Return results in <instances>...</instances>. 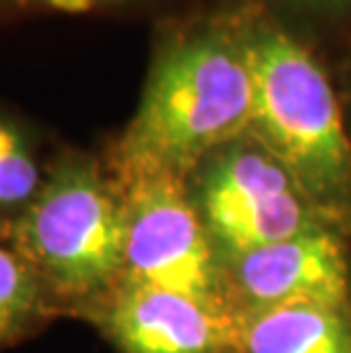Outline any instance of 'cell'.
<instances>
[{
    "label": "cell",
    "mask_w": 351,
    "mask_h": 353,
    "mask_svg": "<svg viewBox=\"0 0 351 353\" xmlns=\"http://www.w3.org/2000/svg\"><path fill=\"white\" fill-rule=\"evenodd\" d=\"M251 119L242 7L190 3L158 19L139 105L103 160L117 180L190 178L210 153L246 137Z\"/></svg>",
    "instance_id": "6da1fadb"
},
{
    "label": "cell",
    "mask_w": 351,
    "mask_h": 353,
    "mask_svg": "<svg viewBox=\"0 0 351 353\" xmlns=\"http://www.w3.org/2000/svg\"><path fill=\"white\" fill-rule=\"evenodd\" d=\"M7 242L48 292L59 317H82L123 278V194L103 157L57 146L39 194Z\"/></svg>",
    "instance_id": "7a4b0ae2"
},
{
    "label": "cell",
    "mask_w": 351,
    "mask_h": 353,
    "mask_svg": "<svg viewBox=\"0 0 351 353\" xmlns=\"http://www.w3.org/2000/svg\"><path fill=\"white\" fill-rule=\"evenodd\" d=\"M240 7L253 76L249 134L312 205H351V139L331 80L297 32L256 3Z\"/></svg>",
    "instance_id": "3957f363"
},
{
    "label": "cell",
    "mask_w": 351,
    "mask_h": 353,
    "mask_svg": "<svg viewBox=\"0 0 351 353\" xmlns=\"http://www.w3.org/2000/svg\"><path fill=\"white\" fill-rule=\"evenodd\" d=\"M188 185L217 253L226 260L319 228L312 201L251 134L208 155Z\"/></svg>",
    "instance_id": "277c9868"
},
{
    "label": "cell",
    "mask_w": 351,
    "mask_h": 353,
    "mask_svg": "<svg viewBox=\"0 0 351 353\" xmlns=\"http://www.w3.org/2000/svg\"><path fill=\"white\" fill-rule=\"evenodd\" d=\"M123 194V281L208 301L221 299V269L188 178L117 180Z\"/></svg>",
    "instance_id": "5b68a950"
},
{
    "label": "cell",
    "mask_w": 351,
    "mask_h": 353,
    "mask_svg": "<svg viewBox=\"0 0 351 353\" xmlns=\"http://www.w3.org/2000/svg\"><path fill=\"white\" fill-rule=\"evenodd\" d=\"M121 353H237L242 321L226 301L119 281L82 314Z\"/></svg>",
    "instance_id": "8992f818"
},
{
    "label": "cell",
    "mask_w": 351,
    "mask_h": 353,
    "mask_svg": "<svg viewBox=\"0 0 351 353\" xmlns=\"http://www.w3.org/2000/svg\"><path fill=\"white\" fill-rule=\"evenodd\" d=\"M228 272L251 310L290 303L345 307L349 294L345 251L324 228L235 255Z\"/></svg>",
    "instance_id": "52a82bcc"
},
{
    "label": "cell",
    "mask_w": 351,
    "mask_h": 353,
    "mask_svg": "<svg viewBox=\"0 0 351 353\" xmlns=\"http://www.w3.org/2000/svg\"><path fill=\"white\" fill-rule=\"evenodd\" d=\"M244 353H351L345 307L290 303L251 310L240 326Z\"/></svg>",
    "instance_id": "ba28073f"
},
{
    "label": "cell",
    "mask_w": 351,
    "mask_h": 353,
    "mask_svg": "<svg viewBox=\"0 0 351 353\" xmlns=\"http://www.w3.org/2000/svg\"><path fill=\"white\" fill-rule=\"evenodd\" d=\"M50 155L39 128L0 103V239L5 242L39 194Z\"/></svg>",
    "instance_id": "9c48e42d"
},
{
    "label": "cell",
    "mask_w": 351,
    "mask_h": 353,
    "mask_svg": "<svg viewBox=\"0 0 351 353\" xmlns=\"http://www.w3.org/2000/svg\"><path fill=\"white\" fill-rule=\"evenodd\" d=\"M59 317L39 278L0 239V351L12 349Z\"/></svg>",
    "instance_id": "30bf717a"
},
{
    "label": "cell",
    "mask_w": 351,
    "mask_h": 353,
    "mask_svg": "<svg viewBox=\"0 0 351 353\" xmlns=\"http://www.w3.org/2000/svg\"><path fill=\"white\" fill-rule=\"evenodd\" d=\"M192 0H0V26L23 23L43 17H164Z\"/></svg>",
    "instance_id": "8fae6325"
},
{
    "label": "cell",
    "mask_w": 351,
    "mask_h": 353,
    "mask_svg": "<svg viewBox=\"0 0 351 353\" xmlns=\"http://www.w3.org/2000/svg\"><path fill=\"white\" fill-rule=\"evenodd\" d=\"M285 28L292 23L328 26L351 19V0H251Z\"/></svg>",
    "instance_id": "7c38bea8"
}]
</instances>
